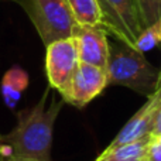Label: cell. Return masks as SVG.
Returning <instances> with one entry per match:
<instances>
[{
    "label": "cell",
    "mask_w": 161,
    "mask_h": 161,
    "mask_svg": "<svg viewBox=\"0 0 161 161\" xmlns=\"http://www.w3.org/2000/svg\"><path fill=\"white\" fill-rule=\"evenodd\" d=\"M50 88L34 106L17 113L11 131L0 136V157L20 161H51L53 134L64 100L51 96Z\"/></svg>",
    "instance_id": "1"
},
{
    "label": "cell",
    "mask_w": 161,
    "mask_h": 161,
    "mask_svg": "<svg viewBox=\"0 0 161 161\" xmlns=\"http://www.w3.org/2000/svg\"><path fill=\"white\" fill-rule=\"evenodd\" d=\"M158 71L140 51L125 44H110L106 67L108 86H126L150 97L157 91Z\"/></svg>",
    "instance_id": "2"
},
{
    "label": "cell",
    "mask_w": 161,
    "mask_h": 161,
    "mask_svg": "<svg viewBox=\"0 0 161 161\" xmlns=\"http://www.w3.org/2000/svg\"><path fill=\"white\" fill-rule=\"evenodd\" d=\"M36 27L44 45L72 36L75 25L65 0H17Z\"/></svg>",
    "instance_id": "3"
},
{
    "label": "cell",
    "mask_w": 161,
    "mask_h": 161,
    "mask_svg": "<svg viewBox=\"0 0 161 161\" xmlns=\"http://www.w3.org/2000/svg\"><path fill=\"white\" fill-rule=\"evenodd\" d=\"M103 16V28L120 44L134 47L144 28L136 0H97Z\"/></svg>",
    "instance_id": "4"
},
{
    "label": "cell",
    "mask_w": 161,
    "mask_h": 161,
    "mask_svg": "<svg viewBox=\"0 0 161 161\" xmlns=\"http://www.w3.org/2000/svg\"><path fill=\"white\" fill-rule=\"evenodd\" d=\"M45 47V72L48 83L50 88L61 93L78 69L79 57L76 42L72 37H67L55 40Z\"/></svg>",
    "instance_id": "5"
},
{
    "label": "cell",
    "mask_w": 161,
    "mask_h": 161,
    "mask_svg": "<svg viewBox=\"0 0 161 161\" xmlns=\"http://www.w3.org/2000/svg\"><path fill=\"white\" fill-rule=\"evenodd\" d=\"M108 76L105 69L79 62L78 69L59 95L64 103H69L76 108H85L105 91Z\"/></svg>",
    "instance_id": "6"
},
{
    "label": "cell",
    "mask_w": 161,
    "mask_h": 161,
    "mask_svg": "<svg viewBox=\"0 0 161 161\" xmlns=\"http://www.w3.org/2000/svg\"><path fill=\"white\" fill-rule=\"evenodd\" d=\"M71 37L76 42L79 62L106 71L110 53V41L105 28L100 25L75 24Z\"/></svg>",
    "instance_id": "7"
},
{
    "label": "cell",
    "mask_w": 161,
    "mask_h": 161,
    "mask_svg": "<svg viewBox=\"0 0 161 161\" xmlns=\"http://www.w3.org/2000/svg\"><path fill=\"white\" fill-rule=\"evenodd\" d=\"M160 105H161V91H156L148 97V100L144 103V106L142 109H139L137 113L133 114V117L123 126V129L116 134V137L112 140L108 147L130 144V143H136L143 139L150 137L154 117H156Z\"/></svg>",
    "instance_id": "8"
},
{
    "label": "cell",
    "mask_w": 161,
    "mask_h": 161,
    "mask_svg": "<svg viewBox=\"0 0 161 161\" xmlns=\"http://www.w3.org/2000/svg\"><path fill=\"white\" fill-rule=\"evenodd\" d=\"M28 74L19 65L11 67L7 72L3 75L0 83V92H2L3 102L8 109H14L19 100L21 99L23 92L28 86Z\"/></svg>",
    "instance_id": "9"
},
{
    "label": "cell",
    "mask_w": 161,
    "mask_h": 161,
    "mask_svg": "<svg viewBox=\"0 0 161 161\" xmlns=\"http://www.w3.org/2000/svg\"><path fill=\"white\" fill-rule=\"evenodd\" d=\"M65 2L75 24L103 27V16L97 0H65Z\"/></svg>",
    "instance_id": "10"
},
{
    "label": "cell",
    "mask_w": 161,
    "mask_h": 161,
    "mask_svg": "<svg viewBox=\"0 0 161 161\" xmlns=\"http://www.w3.org/2000/svg\"><path fill=\"white\" fill-rule=\"evenodd\" d=\"M148 143H150V137L130 144L106 147L105 151L95 161H137L146 156Z\"/></svg>",
    "instance_id": "11"
},
{
    "label": "cell",
    "mask_w": 161,
    "mask_h": 161,
    "mask_svg": "<svg viewBox=\"0 0 161 161\" xmlns=\"http://www.w3.org/2000/svg\"><path fill=\"white\" fill-rule=\"evenodd\" d=\"M158 45H161V20L143 28L133 48L140 51L142 54H146L147 51L153 50Z\"/></svg>",
    "instance_id": "12"
},
{
    "label": "cell",
    "mask_w": 161,
    "mask_h": 161,
    "mask_svg": "<svg viewBox=\"0 0 161 161\" xmlns=\"http://www.w3.org/2000/svg\"><path fill=\"white\" fill-rule=\"evenodd\" d=\"M136 2L144 27L161 20V0H136Z\"/></svg>",
    "instance_id": "13"
},
{
    "label": "cell",
    "mask_w": 161,
    "mask_h": 161,
    "mask_svg": "<svg viewBox=\"0 0 161 161\" xmlns=\"http://www.w3.org/2000/svg\"><path fill=\"white\" fill-rule=\"evenodd\" d=\"M146 157L148 161H161V144L157 143L154 139H150Z\"/></svg>",
    "instance_id": "14"
},
{
    "label": "cell",
    "mask_w": 161,
    "mask_h": 161,
    "mask_svg": "<svg viewBox=\"0 0 161 161\" xmlns=\"http://www.w3.org/2000/svg\"><path fill=\"white\" fill-rule=\"evenodd\" d=\"M161 137V105L157 110V114L154 117V123H153V129L150 133V139H157Z\"/></svg>",
    "instance_id": "15"
},
{
    "label": "cell",
    "mask_w": 161,
    "mask_h": 161,
    "mask_svg": "<svg viewBox=\"0 0 161 161\" xmlns=\"http://www.w3.org/2000/svg\"><path fill=\"white\" fill-rule=\"evenodd\" d=\"M157 91H161V68L158 71V80H157Z\"/></svg>",
    "instance_id": "16"
},
{
    "label": "cell",
    "mask_w": 161,
    "mask_h": 161,
    "mask_svg": "<svg viewBox=\"0 0 161 161\" xmlns=\"http://www.w3.org/2000/svg\"><path fill=\"white\" fill-rule=\"evenodd\" d=\"M0 161H20V160H13V158H8V157H0Z\"/></svg>",
    "instance_id": "17"
},
{
    "label": "cell",
    "mask_w": 161,
    "mask_h": 161,
    "mask_svg": "<svg viewBox=\"0 0 161 161\" xmlns=\"http://www.w3.org/2000/svg\"><path fill=\"white\" fill-rule=\"evenodd\" d=\"M137 161H148V160H147V157L144 156V157H142V158H140V160H137Z\"/></svg>",
    "instance_id": "18"
},
{
    "label": "cell",
    "mask_w": 161,
    "mask_h": 161,
    "mask_svg": "<svg viewBox=\"0 0 161 161\" xmlns=\"http://www.w3.org/2000/svg\"><path fill=\"white\" fill-rule=\"evenodd\" d=\"M154 140H156L157 143H160V144H161V137H157V139H154Z\"/></svg>",
    "instance_id": "19"
}]
</instances>
